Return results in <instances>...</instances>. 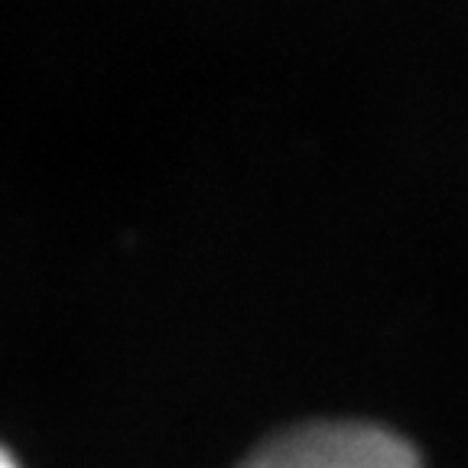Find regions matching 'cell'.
Masks as SVG:
<instances>
[{
	"label": "cell",
	"instance_id": "obj_1",
	"mask_svg": "<svg viewBox=\"0 0 468 468\" xmlns=\"http://www.w3.org/2000/svg\"><path fill=\"white\" fill-rule=\"evenodd\" d=\"M241 468H420V459L384 426L306 423L263 442Z\"/></svg>",
	"mask_w": 468,
	"mask_h": 468
},
{
	"label": "cell",
	"instance_id": "obj_2",
	"mask_svg": "<svg viewBox=\"0 0 468 468\" xmlns=\"http://www.w3.org/2000/svg\"><path fill=\"white\" fill-rule=\"evenodd\" d=\"M0 468H23V462L16 459V452L4 442V439H0Z\"/></svg>",
	"mask_w": 468,
	"mask_h": 468
}]
</instances>
